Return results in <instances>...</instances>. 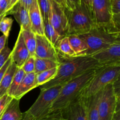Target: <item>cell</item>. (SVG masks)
I'll list each match as a JSON object with an SVG mask.
<instances>
[{"label":"cell","instance_id":"1","mask_svg":"<svg viewBox=\"0 0 120 120\" xmlns=\"http://www.w3.org/2000/svg\"><path fill=\"white\" fill-rule=\"evenodd\" d=\"M58 53L59 66L55 77L48 83L40 86L41 90L48 89L60 84H65L70 80L91 69L103 67L96 60L89 56L68 57Z\"/></svg>","mask_w":120,"mask_h":120},{"label":"cell","instance_id":"2","mask_svg":"<svg viewBox=\"0 0 120 120\" xmlns=\"http://www.w3.org/2000/svg\"><path fill=\"white\" fill-rule=\"evenodd\" d=\"M79 36L87 46V49L80 56H91L97 52L120 43V29L112 22L108 25H94L89 32Z\"/></svg>","mask_w":120,"mask_h":120},{"label":"cell","instance_id":"3","mask_svg":"<svg viewBox=\"0 0 120 120\" xmlns=\"http://www.w3.org/2000/svg\"><path fill=\"white\" fill-rule=\"evenodd\" d=\"M97 69L88 70L66 83L53 104L51 112L63 110L78 98L94 77Z\"/></svg>","mask_w":120,"mask_h":120},{"label":"cell","instance_id":"4","mask_svg":"<svg viewBox=\"0 0 120 120\" xmlns=\"http://www.w3.org/2000/svg\"><path fill=\"white\" fill-rule=\"evenodd\" d=\"M65 12L68 18L66 36L86 34L95 25L92 14L81 1L73 9H65Z\"/></svg>","mask_w":120,"mask_h":120},{"label":"cell","instance_id":"5","mask_svg":"<svg viewBox=\"0 0 120 120\" xmlns=\"http://www.w3.org/2000/svg\"><path fill=\"white\" fill-rule=\"evenodd\" d=\"M120 64L103 66L96 70V73L81 93V97L87 98L103 90L108 84L120 79Z\"/></svg>","mask_w":120,"mask_h":120},{"label":"cell","instance_id":"6","mask_svg":"<svg viewBox=\"0 0 120 120\" xmlns=\"http://www.w3.org/2000/svg\"><path fill=\"white\" fill-rule=\"evenodd\" d=\"M64 84H58L41 90L36 100L26 112L34 120H44L51 113L53 104Z\"/></svg>","mask_w":120,"mask_h":120},{"label":"cell","instance_id":"7","mask_svg":"<svg viewBox=\"0 0 120 120\" xmlns=\"http://www.w3.org/2000/svg\"><path fill=\"white\" fill-rule=\"evenodd\" d=\"M120 105V94L116 93L113 83L108 84L102 90L98 105L99 120H111Z\"/></svg>","mask_w":120,"mask_h":120},{"label":"cell","instance_id":"8","mask_svg":"<svg viewBox=\"0 0 120 120\" xmlns=\"http://www.w3.org/2000/svg\"><path fill=\"white\" fill-rule=\"evenodd\" d=\"M49 1L50 4L49 21L58 35L61 38L64 37L68 31V18L65 8L53 0Z\"/></svg>","mask_w":120,"mask_h":120},{"label":"cell","instance_id":"9","mask_svg":"<svg viewBox=\"0 0 120 120\" xmlns=\"http://www.w3.org/2000/svg\"><path fill=\"white\" fill-rule=\"evenodd\" d=\"M92 15L95 25H108L112 22L110 0H94Z\"/></svg>","mask_w":120,"mask_h":120},{"label":"cell","instance_id":"10","mask_svg":"<svg viewBox=\"0 0 120 120\" xmlns=\"http://www.w3.org/2000/svg\"><path fill=\"white\" fill-rule=\"evenodd\" d=\"M102 66L120 64V43L97 52L91 56Z\"/></svg>","mask_w":120,"mask_h":120},{"label":"cell","instance_id":"11","mask_svg":"<svg viewBox=\"0 0 120 120\" xmlns=\"http://www.w3.org/2000/svg\"><path fill=\"white\" fill-rule=\"evenodd\" d=\"M36 41L35 57L59 62L57 49L45 35H36Z\"/></svg>","mask_w":120,"mask_h":120},{"label":"cell","instance_id":"12","mask_svg":"<svg viewBox=\"0 0 120 120\" xmlns=\"http://www.w3.org/2000/svg\"><path fill=\"white\" fill-rule=\"evenodd\" d=\"M62 110L65 120H87L85 98L81 96Z\"/></svg>","mask_w":120,"mask_h":120},{"label":"cell","instance_id":"13","mask_svg":"<svg viewBox=\"0 0 120 120\" xmlns=\"http://www.w3.org/2000/svg\"><path fill=\"white\" fill-rule=\"evenodd\" d=\"M29 56V51L23 42L21 32L19 31L15 46L11 50L10 57L16 66L21 68Z\"/></svg>","mask_w":120,"mask_h":120},{"label":"cell","instance_id":"14","mask_svg":"<svg viewBox=\"0 0 120 120\" xmlns=\"http://www.w3.org/2000/svg\"><path fill=\"white\" fill-rule=\"evenodd\" d=\"M28 11L31 30L35 35H44L43 18L39 9L36 0L29 8Z\"/></svg>","mask_w":120,"mask_h":120},{"label":"cell","instance_id":"15","mask_svg":"<svg viewBox=\"0 0 120 120\" xmlns=\"http://www.w3.org/2000/svg\"><path fill=\"white\" fill-rule=\"evenodd\" d=\"M8 15H13L14 18L18 23L21 29L29 30L30 29V23L29 20L28 9L21 5L19 3L15 5L10 11L5 14V16Z\"/></svg>","mask_w":120,"mask_h":120},{"label":"cell","instance_id":"16","mask_svg":"<svg viewBox=\"0 0 120 120\" xmlns=\"http://www.w3.org/2000/svg\"><path fill=\"white\" fill-rule=\"evenodd\" d=\"M102 90L96 94L85 98L87 120H99L98 105Z\"/></svg>","mask_w":120,"mask_h":120},{"label":"cell","instance_id":"17","mask_svg":"<svg viewBox=\"0 0 120 120\" xmlns=\"http://www.w3.org/2000/svg\"><path fill=\"white\" fill-rule=\"evenodd\" d=\"M35 75L36 74L34 72L25 75L22 82L20 83L16 92L15 93L13 98L20 100V99L27 93L34 89V86L35 83Z\"/></svg>","mask_w":120,"mask_h":120},{"label":"cell","instance_id":"18","mask_svg":"<svg viewBox=\"0 0 120 120\" xmlns=\"http://www.w3.org/2000/svg\"><path fill=\"white\" fill-rule=\"evenodd\" d=\"M19 101L13 98L0 117V120H21L23 113L20 110Z\"/></svg>","mask_w":120,"mask_h":120},{"label":"cell","instance_id":"19","mask_svg":"<svg viewBox=\"0 0 120 120\" xmlns=\"http://www.w3.org/2000/svg\"><path fill=\"white\" fill-rule=\"evenodd\" d=\"M18 68L16 66V64L12 61L6 70L5 73L0 83V98L7 94L8 89L11 84L13 77Z\"/></svg>","mask_w":120,"mask_h":120},{"label":"cell","instance_id":"20","mask_svg":"<svg viewBox=\"0 0 120 120\" xmlns=\"http://www.w3.org/2000/svg\"><path fill=\"white\" fill-rule=\"evenodd\" d=\"M57 68L38 73L35 75L34 89L43 85L53 79L56 75Z\"/></svg>","mask_w":120,"mask_h":120},{"label":"cell","instance_id":"21","mask_svg":"<svg viewBox=\"0 0 120 120\" xmlns=\"http://www.w3.org/2000/svg\"><path fill=\"white\" fill-rule=\"evenodd\" d=\"M70 46L76 56H80L87 49V46L84 40L78 35H68Z\"/></svg>","mask_w":120,"mask_h":120},{"label":"cell","instance_id":"22","mask_svg":"<svg viewBox=\"0 0 120 120\" xmlns=\"http://www.w3.org/2000/svg\"><path fill=\"white\" fill-rule=\"evenodd\" d=\"M43 21L44 35L56 48L59 42L62 38L58 35L55 29L50 23L49 18L45 19Z\"/></svg>","mask_w":120,"mask_h":120},{"label":"cell","instance_id":"23","mask_svg":"<svg viewBox=\"0 0 120 120\" xmlns=\"http://www.w3.org/2000/svg\"><path fill=\"white\" fill-rule=\"evenodd\" d=\"M20 31L21 32L23 42L29 51V55L30 56H35L36 45V35L32 31L31 29L23 30L20 29Z\"/></svg>","mask_w":120,"mask_h":120},{"label":"cell","instance_id":"24","mask_svg":"<svg viewBox=\"0 0 120 120\" xmlns=\"http://www.w3.org/2000/svg\"><path fill=\"white\" fill-rule=\"evenodd\" d=\"M59 62L46 59L38 58L35 57V73L37 74L42 71L50 70L53 68H57Z\"/></svg>","mask_w":120,"mask_h":120},{"label":"cell","instance_id":"25","mask_svg":"<svg viewBox=\"0 0 120 120\" xmlns=\"http://www.w3.org/2000/svg\"><path fill=\"white\" fill-rule=\"evenodd\" d=\"M56 49L59 53L65 56H68V57L76 56V53L70 46L67 36L60 39L56 47Z\"/></svg>","mask_w":120,"mask_h":120},{"label":"cell","instance_id":"26","mask_svg":"<svg viewBox=\"0 0 120 120\" xmlns=\"http://www.w3.org/2000/svg\"><path fill=\"white\" fill-rule=\"evenodd\" d=\"M25 75V73L21 68H18L15 75H14V77H13L11 84L9 87V89H8L7 94L12 97H14L15 93L16 92L20 83L22 82Z\"/></svg>","mask_w":120,"mask_h":120},{"label":"cell","instance_id":"27","mask_svg":"<svg viewBox=\"0 0 120 120\" xmlns=\"http://www.w3.org/2000/svg\"><path fill=\"white\" fill-rule=\"evenodd\" d=\"M112 14V22L116 25H120V0H110Z\"/></svg>","mask_w":120,"mask_h":120},{"label":"cell","instance_id":"28","mask_svg":"<svg viewBox=\"0 0 120 120\" xmlns=\"http://www.w3.org/2000/svg\"><path fill=\"white\" fill-rule=\"evenodd\" d=\"M12 23V19L7 16L3 17L0 21V32L7 38L9 36Z\"/></svg>","mask_w":120,"mask_h":120},{"label":"cell","instance_id":"29","mask_svg":"<svg viewBox=\"0 0 120 120\" xmlns=\"http://www.w3.org/2000/svg\"><path fill=\"white\" fill-rule=\"evenodd\" d=\"M36 1L43 20L45 19L49 18L50 8L49 0H36Z\"/></svg>","mask_w":120,"mask_h":120},{"label":"cell","instance_id":"30","mask_svg":"<svg viewBox=\"0 0 120 120\" xmlns=\"http://www.w3.org/2000/svg\"><path fill=\"white\" fill-rule=\"evenodd\" d=\"M35 56H30L26 60L21 68L25 73H30L35 71Z\"/></svg>","mask_w":120,"mask_h":120},{"label":"cell","instance_id":"31","mask_svg":"<svg viewBox=\"0 0 120 120\" xmlns=\"http://www.w3.org/2000/svg\"><path fill=\"white\" fill-rule=\"evenodd\" d=\"M11 53V50L6 46L0 52V69L9 58Z\"/></svg>","mask_w":120,"mask_h":120},{"label":"cell","instance_id":"32","mask_svg":"<svg viewBox=\"0 0 120 120\" xmlns=\"http://www.w3.org/2000/svg\"><path fill=\"white\" fill-rule=\"evenodd\" d=\"M12 98L13 97H11L7 94H6L0 98V117L2 116L3 112H4L5 109H7V106Z\"/></svg>","mask_w":120,"mask_h":120},{"label":"cell","instance_id":"33","mask_svg":"<svg viewBox=\"0 0 120 120\" xmlns=\"http://www.w3.org/2000/svg\"><path fill=\"white\" fill-rule=\"evenodd\" d=\"M44 120H65L63 117L62 110H57L50 113Z\"/></svg>","mask_w":120,"mask_h":120},{"label":"cell","instance_id":"34","mask_svg":"<svg viewBox=\"0 0 120 120\" xmlns=\"http://www.w3.org/2000/svg\"><path fill=\"white\" fill-rule=\"evenodd\" d=\"M8 7V0H0V16H5Z\"/></svg>","mask_w":120,"mask_h":120},{"label":"cell","instance_id":"35","mask_svg":"<svg viewBox=\"0 0 120 120\" xmlns=\"http://www.w3.org/2000/svg\"><path fill=\"white\" fill-rule=\"evenodd\" d=\"M12 62V60L11 59V57H9V58L8 59V60L6 62V63H5L4 65L1 68V69H0V83H1V80H2V79L5 73L6 70L7 69L8 67L9 66V64H11V63Z\"/></svg>","mask_w":120,"mask_h":120},{"label":"cell","instance_id":"36","mask_svg":"<svg viewBox=\"0 0 120 120\" xmlns=\"http://www.w3.org/2000/svg\"><path fill=\"white\" fill-rule=\"evenodd\" d=\"M67 9H72L76 6L80 4V0H66Z\"/></svg>","mask_w":120,"mask_h":120},{"label":"cell","instance_id":"37","mask_svg":"<svg viewBox=\"0 0 120 120\" xmlns=\"http://www.w3.org/2000/svg\"><path fill=\"white\" fill-rule=\"evenodd\" d=\"M35 1L36 0H19L18 3L27 9H29V8L34 4Z\"/></svg>","mask_w":120,"mask_h":120},{"label":"cell","instance_id":"38","mask_svg":"<svg viewBox=\"0 0 120 120\" xmlns=\"http://www.w3.org/2000/svg\"><path fill=\"white\" fill-rule=\"evenodd\" d=\"M92 14V7L94 0H80Z\"/></svg>","mask_w":120,"mask_h":120},{"label":"cell","instance_id":"39","mask_svg":"<svg viewBox=\"0 0 120 120\" xmlns=\"http://www.w3.org/2000/svg\"><path fill=\"white\" fill-rule=\"evenodd\" d=\"M7 39H8V38H7L4 35L0 36V52L5 47Z\"/></svg>","mask_w":120,"mask_h":120},{"label":"cell","instance_id":"40","mask_svg":"<svg viewBox=\"0 0 120 120\" xmlns=\"http://www.w3.org/2000/svg\"><path fill=\"white\" fill-rule=\"evenodd\" d=\"M18 2L19 0H8V7H7V10L6 14L9 11H10L15 5L17 4L18 3Z\"/></svg>","mask_w":120,"mask_h":120},{"label":"cell","instance_id":"41","mask_svg":"<svg viewBox=\"0 0 120 120\" xmlns=\"http://www.w3.org/2000/svg\"><path fill=\"white\" fill-rule=\"evenodd\" d=\"M111 120H120V105L117 106V109L112 116Z\"/></svg>","mask_w":120,"mask_h":120},{"label":"cell","instance_id":"42","mask_svg":"<svg viewBox=\"0 0 120 120\" xmlns=\"http://www.w3.org/2000/svg\"><path fill=\"white\" fill-rule=\"evenodd\" d=\"M53 1H55L56 2H57V4H59L60 5H62V7H64L65 9H67V4L65 0H53Z\"/></svg>","mask_w":120,"mask_h":120},{"label":"cell","instance_id":"43","mask_svg":"<svg viewBox=\"0 0 120 120\" xmlns=\"http://www.w3.org/2000/svg\"><path fill=\"white\" fill-rule=\"evenodd\" d=\"M21 120H34V119L26 112H25L24 113H23V116H22Z\"/></svg>","mask_w":120,"mask_h":120},{"label":"cell","instance_id":"44","mask_svg":"<svg viewBox=\"0 0 120 120\" xmlns=\"http://www.w3.org/2000/svg\"><path fill=\"white\" fill-rule=\"evenodd\" d=\"M3 17H4V16H0V21H1V19H2Z\"/></svg>","mask_w":120,"mask_h":120}]
</instances>
